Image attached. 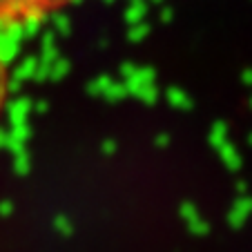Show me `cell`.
Masks as SVG:
<instances>
[{
	"mask_svg": "<svg viewBox=\"0 0 252 252\" xmlns=\"http://www.w3.org/2000/svg\"><path fill=\"white\" fill-rule=\"evenodd\" d=\"M74 0H0V23H29L67 7Z\"/></svg>",
	"mask_w": 252,
	"mask_h": 252,
	"instance_id": "obj_1",
	"label": "cell"
},
{
	"mask_svg": "<svg viewBox=\"0 0 252 252\" xmlns=\"http://www.w3.org/2000/svg\"><path fill=\"white\" fill-rule=\"evenodd\" d=\"M7 85H9V69H7L5 54H2V49H0V110H2L5 98H7Z\"/></svg>",
	"mask_w": 252,
	"mask_h": 252,
	"instance_id": "obj_2",
	"label": "cell"
}]
</instances>
